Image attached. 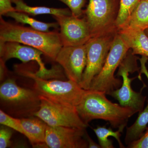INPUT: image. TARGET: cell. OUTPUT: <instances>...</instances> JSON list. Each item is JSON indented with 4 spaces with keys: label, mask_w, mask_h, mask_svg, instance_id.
<instances>
[{
    "label": "cell",
    "mask_w": 148,
    "mask_h": 148,
    "mask_svg": "<svg viewBox=\"0 0 148 148\" xmlns=\"http://www.w3.org/2000/svg\"><path fill=\"white\" fill-rule=\"evenodd\" d=\"M103 91L86 90L80 103L76 107L81 119L88 125L95 119L108 121L114 128L127 125L128 119L138 112L130 107L112 103Z\"/></svg>",
    "instance_id": "1"
},
{
    "label": "cell",
    "mask_w": 148,
    "mask_h": 148,
    "mask_svg": "<svg viewBox=\"0 0 148 148\" xmlns=\"http://www.w3.org/2000/svg\"><path fill=\"white\" fill-rule=\"evenodd\" d=\"M8 41L35 48L54 61L63 47L58 31L41 32L31 27L5 21L0 16V42Z\"/></svg>",
    "instance_id": "2"
},
{
    "label": "cell",
    "mask_w": 148,
    "mask_h": 148,
    "mask_svg": "<svg viewBox=\"0 0 148 148\" xmlns=\"http://www.w3.org/2000/svg\"><path fill=\"white\" fill-rule=\"evenodd\" d=\"M16 68L18 74L33 79L34 82V89L40 96L54 102L76 107L86 91L79 84L71 80L46 79L23 66H18Z\"/></svg>",
    "instance_id": "3"
},
{
    "label": "cell",
    "mask_w": 148,
    "mask_h": 148,
    "mask_svg": "<svg viewBox=\"0 0 148 148\" xmlns=\"http://www.w3.org/2000/svg\"><path fill=\"white\" fill-rule=\"evenodd\" d=\"M1 110L11 116L22 119L34 116L40 108V95L34 89L24 88L8 78L0 86Z\"/></svg>",
    "instance_id": "4"
},
{
    "label": "cell",
    "mask_w": 148,
    "mask_h": 148,
    "mask_svg": "<svg viewBox=\"0 0 148 148\" xmlns=\"http://www.w3.org/2000/svg\"><path fill=\"white\" fill-rule=\"evenodd\" d=\"M139 58L132 54V51H128L120 64L117 75L122 77L121 86L118 89L109 92L108 95L118 101L120 105L123 107H130L135 109L138 112L144 110L146 96L142 94V91L146 87L145 83L139 92H135L131 87V82L135 77H129V73L140 72L137 60Z\"/></svg>",
    "instance_id": "5"
},
{
    "label": "cell",
    "mask_w": 148,
    "mask_h": 148,
    "mask_svg": "<svg viewBox=\"0 0 148 148\" xmlns=\"http://www.w3.org/2000/svg\"><path fill=\"white\" fill-rule=\"evenodd\" d=\"M129 49L118 32L103 69L92 80L89 90L103 91L108 95L120 88L122 80L115 77V72Z\"/></svg>",
    "instance_id": "6"
},
{
    "label": "cell",
    "mask_w": 148,
    "mask_h": 148,
    "mask_svg": "<svg viewBox=\"0 0 148 148\" xmlns=\"http://www.w3.org/2000/svg\"><path fill=\"white\" fill-rule=\"evenodd\" d=\"M118 32L117 29L92 37L86 43L87 61L79 85L85 90L90 89L92 80L103 69L111 46Z\"/></svg>",
    "instance_id": "7"
},
{
    "label": "cell",
    "mask_w": 148,
    "mask_h": 148,
    "mask_svg": "<svg viewBox=\"0 0 148 148\" xmlns=\"http://www.w3.org/2000/svg\"><path fill=\"white\" fill-rule=\"evenodd\" d=\"M120 3V0H88L83 18L89 27L91 38L117 29L116 24Z\"/></svg>",
    "instance_id": "8"
},
{
    "label": "cell",
    "mask_w": 148,
    "mask_h": 148,
    "mask_svg": "<svg viewBox=\"0 0 148 148\" xmlns=\"http://www.w3.org/2000/svg\"><path fill=\"white\" fill-rule=\"evenodd\" d=\"M40 105L34 116L48 126H64L86 129L88 126L81 118L75 106H68L40 96Z\"/></svg>",
    "instance_id": "9"
},
{
    "label": "cell",
    "mask_w": 148,
    "mask_h": 148,
    "mask_svg": "<svg viewBox=\"0 0 148 148\" xmlns=\"http://www.w3.org/2000/svg\"><path fill=\"white\" fill-rule=\"evenodd\" d=\"M43 53L40 51L15 42H0L1 59L6 62L11 58L19 59L24 63L31 61H36L39 66L38 71L36 72L38 76L49 79L58 76L57 70L47 69L43 62L41 56Z\"/></svg>",
    "instance_id": "10"
},
{
    "label": "cell",
    "mask_w": 148,
    "mask_h": 148,
    "mask_svg": "<svg viewBox=\"0 0 148 148\" xmlns=\"http://www.w3.org/2000/svg\"><path fill=\"white\" fill-rule=\"evenodd\" d=\"M60 27L63 46L84 45L91 38L87 22L84 18L69 16H53Z\"/></svg>",
    "instance_id": "11"
},
{
    "label": "cell",
    "mask_w": 148,
    "mask_h": 148,
    "mask_svg": "<svg viewBox=\"0 0 148 148\" xmlns=\"http://www.w3.org/2000/svg\"><path fill=\"white\" fill-rule=\"evenodd\" d=\"M55 61L64 69L68 79L79 84L86 65V45L63 46Z\"/></svg>",
    "instance_id": "12"
},
{
    "label": "cell",
    "mask_w": 148,
    "mask_h": 148,
    "mask_svg": "<svg viewBox=\"0 0 148 148\" xmlns=\"http://www.w3.org/2000/svg\"><path fill=\"white\" fill-rule=\"evenodd\" d=\"M86 129L64 126H48L46 132L47 148H86Z\"/></svg>",
    "instance_id": "13"
},
{
    "label": "cell",
    "mask_w": 148,
    "mask_h": 148,
    "mask_svg": "<svg viewBox=\"0 0 148 148\" xmlns=\"http://www.w3.org/2000/svg\"><path fill=\"white\" fill-rule=\"evenodd\" d=\"M25 135L34 148H47L45 136L47 125L36 116L21 119Z\"/></svg>",
    "instance_id": "14"
},
{
    "label": "cell",
    "mask_w": 148,
    "mask_h": 148,
    "mask_svg": "<svg viewBox=\"0 0 148 148\" xmlns=\"http://www.w3.org/2000/svg\"><path fill=\"white\" fill-rule=\"evenodd\" d=\"M118 32L134 55H140L148 58V37L144 31L124 28Z\"/></svg>",
    "instance_id": "15"
},
{
    "label": "cell",
    "mask_w": 148,
    "mask_h": 148,
    "mask_svg": "<svg viewBox=\"0 0 148 148\" xmlns=\"http://www.w3.org/2000/svg\"><path fill=\"white\" fill-rule=\"evenodd\" d=\"M124 28L143 31L148 29V0H140L121 29Z\"/></svg>",
    "instance_id": "16"
},
{
    "label": "cell",
    "mask_w": 148,
    "mask_h": 148,
    "mask_svg": "<svg viewBox=\"0 0 148 148\" xmlns=\"http://www.w3.org/2000/svg\"><path fill=\"white\" fill-rule=\"evenodd\" d=\"M15 4L16 11L24 12L28 14L36 16L40 14H51L53 16L71 15L69 8H56L45 6H30L27 5L23 0H12Z\"/></svg>",
    "instance_id": "17"
},
{
    "label": "cell",
    "mask_w": 148,
    "mask_h": 148,
    "mask_svg": "<svg viewBox=\"0 0 148 148\" xmlns=\"http://www.w3.org/2000/svg\"><path fill=\"white\" fill-rule=\"evenodd\" d=\"M139 113L138 118L135 122L131 126L127 127L125 143L127 146L140 139L147 128L148 102L146 108Z\"/></svg>",
    "instance_id": "18"
},
{
    "label": "cell",
    "mask_w": 148,
    "mask_h": 148,
    "mask_svg": "<svg viewBox=\"0 0 148 148\" xmlns=\"http://www.w3.org/2000/svg\"><path fill=\"white\" fill-rule=\"evenodd\" d=\"M5 16L13 18L18 23L28 24L33 29L41 32H49L51 28L58 29L59 27L57 22L53 23L42 22L30 17L27 14L16 11L9 12Z\"/></svg>",
    "instance_id": "19"
},
{
    "label": "cell",
    "mask_w": 148,
    "mask_h": 148,
    "mask_svg": "<svg viewBox=\"0 0 148 148\" xmlns=\"http://www.w3.org/2000/svg\"><path fill=\"white\" fill-rule=\"evenodd\" d=\"M126 125H121L116 131H114L111 127L107 128L106 126H98L96 128L93 129V131L98 138V142L101 147L114 148L112 140L108 139L109 137H112L116 139L120 147L125 148L121 140L120 137L121 133Z\"/></svg>",
    "instance_id": "20"
},
{
    "label": "cell",
    "mask_w": 148,
    "mask_h": 148,
    "mask_svg": "<svg viewBox=\"0 0 148 148\" xmlns=\"http://www.w3.org/2000/svg\"><path fill=\"white\" fill-rule=\"evenodd\" d=\"M140 0H120V9L116 26L121 29L125 24Z\"/></svg>",
    "instance_id": "21"
},
{
    "label": "cell",
    "mask_w": 148,
    "mask_h": 148,
    "mask_svg": "<svg viewBox=\"0 0 148 148\" xmlns=\"http://www.w3.org/2000/svg\"><path fill=\"white\" fill-rule=\"evenodd\" d=\"M0 123L7 126L23 135H25L21 119L10 115L1 110H0Z\"/></svg>",
    "instance_id": "22"
},
{
    "label": "cell",
    "mask_w": 148,
    "mask_h": 148,
    "mask_svg": "<svg viewBox=\"0 0 148 148\" xmlns=\"http://www.w3.org/2000/svg\"><path fill=\"white\" fill-rule=\"evenodd\" d=\"M66 4L71 11L72 15L80 17L83 15L82 9L85 5L86 0H58Z\"/></svg>",
    "instance_id": "23"
},
{
    "label": "cell",
    "mask_w": 148,
    "mask_h": 148,
    "mask_svg": "<svg viewBox=\"0 0 148 148\" xmlns=\"http://www.w3.org/2000/svg\"><path fill=\"white\" fill-rule=\"evenodd\" d=\"M12 131L11 128L2 125L0 128V148H6L11 145Z\"/></svg>",
    "instance_id": "24"
},
{
    "label": "cell",
    "mask_w": 148,
    "mask_h": 148,
    "mask_svg": "<svg viewBox=\"0 0 148 148\" xmlns=\"http://www.w3.org/2000/svg\"><path fill=\"white\" fill-rule=\"evenodd\" d=\"M127 148H148V127L140 139L130 144Z\"/></svg>",
    "instance_id": "25"
},
{
    "label": "cell",
    "mask_w": 148,
    "mask_h": 148,
    "mask_svg": "<svg viewBox=\"0 0 148 148\" xmlns=\"http://www.w3.org/2000/svg\"><path fill=\"white\" fill-rule=\"evenodd\" d=\"M12 0H0V16H5L12 12L16 11L15 7L12 5Z\"/></svg>",
    "instance_id": "26"
},
{
    "label": "cell",
    "mask_w": 148,
    "mask_h": 148,
    "mask_svg": "<svg viewBox=\"0 0 148 148\" xmlns=\"http://www.w3.org/2000/svg\"><path fill=\"white\" fill-rule=\"evenodd\" d=\"M139 60H140V64H141V68H140L138 78L140 81H143L141 75L142 74H144L148 79V71L146 66V64L148 60V58L145 56H142L141 58H139Z\"/></svg>",
    "instance_id": "27"
},
{
    "label": "cell",
    "mask_w": 148,
    "mask_h": 148,
    "mask_svg": "<svg viewBox=\"0 0 148 148\" xmlns=\"http://www.w3.org/2000/svg\"><path fill=\"white\" fill-rule=\"evenodd\" d=\"M86 138L88 143V148H101L100 145H98L92 140L90 136L87 134V132L86 133Z\"/></svg>",
    "instance_id": "28"
},
{
    "label": "cell",
    "mask_w": 148,
    "mask_h": 148,
    "mask_svg": "<svg viewBox=\"0 0 148 148\" xmlns=\"http://www.w3.org/2000/svg\"><path fill=\"white\" fill-rule=\"evenodd\" d=\"M5 62L1 59L0 61V67H1V80H2L4 77L5 75L6 70L5 65Z\"/></svg>",
    "instance_id": "29"
},
{
    "label": "cell",
    "mask_w": 148,
    "mask_h": 148,
    "mask_svg": "<svg viewBox=\"0 0 148 148\" xmlns=\"http://www.w3.org/2000/svg\"><path fill=\"white\" fill-rule=\"evenodd\" d=\"M146 35L148 37V29H146V30H145L144 31Z\"/></svg>",
    "instance_id": "30"
}]
</instances>
